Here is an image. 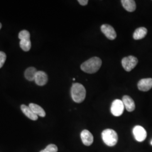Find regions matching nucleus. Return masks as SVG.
Listing matches in <instances>:
<instances>
[{"instance_id": "1", "label": "nucleus", "mask_w": 152, "mask_h": 152, "mask_svg": "<svg viewBox=\"0 0 152 152\" xmlns=\"http://www.w3.org/2000/svg\"><path fill=\"white\" fill-rule=\"evenodd\" d=\"M102 64V60L99 58L95 56L82 63L81 65V69L85 73L92 74L99 70Z\"/></svg>"}, {"instance_id": "2", "label": "nucleus", "mask_w": 152, "mask_h": 152, "mask_svg": "<svg viewBox=\"0 0 152 152\" xmlns=\"http://www.w3.org/2000/svg\"><path fill=\"white\" fill-rule=\"evenodd\" d=\"M71 93L73 100L77 103H81L85 99L86 91L82 84L75 83L71 87Z\"/></svg>"}, {"instance_id": "3", "label": "nucleus", "mask_w": 152, "mask_h": 152, "mask_svg": "<svg viewBox=\"0 0 152 152\" xmlns=\"http://www.w3.org/2000/svg\"><path fill=\"white\" fill-rule=\"evenodd\" d=\"M102 139L104 143L109 147H113L118 142V135L112 129H106L102 133Z\"/></svg>"}, {"instance_id": "4", "label": "nucleus", "mask_w": 152, "mask_h": 152, "mask_svg": "<svg viewBox=\"0 0 152 152\" xmlns=\"http://www.w3.org/2000/svg\"><path fill=\"white\" fill-rule=\"evenodd\" d=\"M121 63L125 71L130 72L136 66L138 63V60L136 57L131 55L124 58Z\"/></svg>"}, {"instance_id": "5", "label": "nucleus", "mask_w": 152, "mask_h": 152, "mask_svg": "<svg viewBox=\"0 0 152 152\" xmlns=\"http://www.w3.org/2000/svg\"><path fill=\"white\" fill-rule=\"evenodd\" d=\"M125 106L122 100L120 99H115L112 102L110 111L112 114L115 117H119L123 114Z\"/></svg>"}, {"instance_id": "6", "label": "nucleus", "mask_w": 152, "mask_h": 152, "mask_svg": "<svg viewBox=\"0 0 152 152\" xmlns=\"http://www.w3.org/2000/svg\"><path fill=\"white\" fill-rule=\"evenodd\" d=\"M133 135L135 139L139 142L144 141L147 136V131L141 126H136L133 129Z\"/></svg>"}, {"instance_id": "7", "label": "nucleus", "mask_w": 152, "mask_h": 152, "mask_svg": "<svg viewBox=\"0 0 152 152\" xmlns=\"http://www.w3.org/2000/svg\"><path fill=\"white\" fill-rule=\"evenodd\" d=\"M101 31L109 39L113 40L117 37V33L114 28L109 24H103L101 27Z\"/></svg>"}, {"instance_id": "8", "label": "nucleus", "mask_w": 152, "mask_h": 152, "mask_svg": "<svg viewBox=\"0 0 152 152\" xmlns=\"http://www.w3.org/2000/svg\"><path fill=\"white\" fill-rule=\"evenodd\" d=\"M137 87L141 91H148L152 88V78H143L137 83Z\"/></svg>"}, {"instance_id": "9", "label": "nucleus", "mask_w": 152, "mask_h": 152, "mask_svg": "<svg viewBox=\"0 0 152 152\" xmlns=\"http://www.w3.org/2000/svg\"><path fill=\"white\" fill-rule=\"evenodd\" d=\"M48 81L47 74L44 71H37L34 78V81L38 86L45 85Z\"/></svg>"}, {"instance_id": "10", "label": "nucleus", "mask_w": 152, "mask_h": 152, "mask_svg": "<svg viewBox=\"0 0 152 152\" xmlns=\"http://www.w3.org/2000/svg\"><path fill=\"white\" fill-rule=\"evenodd\" d=\"M82 141L86 146L91 145L94 141V137L92 134L87 130L82 131L81 133Z\"/></svg>"}, {"instance_id": "11", "label": "nucleus", "mask_w": 152, "mask_h": 152, "mask_svg": "<svg viewBox=\"0 0 152 152\" xmlns=\"http://www.w3.org/2000/svg\"><path fill=\"white\" fill-rule=\"evenodd\" d=\"M122 102L125 108L128 112H132L135 109V104L134 100L128 95H125L122 98Z\"/></svg>"}, {"instance_id": "12", "label": "nucleus", "mask_w": 152, "mask_h": 152, "mask_svg": "<svg viewBox=\"0 0 152 152\" xmlns=\"http://www.w3.org/2000/svg\"><path fill=\"white\" fill-rule=\"evenodd\" d=\"M21 110L23 113L25 114L28 118L33 121H36L38 119V116L36 114H34L33 112L31 109L29 108V106H27L24 104H23L20 107Z\"/></svg>"}, {"instance_id": "13", "label": "nucleus", "mask_w": 152, "mask_h": 152, "mask_svg": "<svg viewBox=\"0 0 152 152\" xmlns=\"http://www.w3.org/2000/svg\"><path fill=\"white\" fill-rule=\"evenodd\" d=\"M121 3L125 10L129 12H133L136 10V3L134 0H122Z\"/></svg>"}, {"instance_id": "14", "label": "nucleus", "mask_w": 152, "mask_h": 152, "mask_svg": "<svg viewBox=\"0 0 152 152\" xmlns=\"http://www.w3.org/2000/svg\"><path fill=\"white\" fill-rule=\"evenodd\" d=\"M29 108L31 109L33 112L37 116L39 115L41 117H45L46 116V113L44 109L37 104L34 103H30L29 105Z\"/></svg>"}, {"instance_id": "15", "label": "nucleus", "mask_w": 152, "mask_h": 152, "mask_svg": "<svg viewBox=\"0 0 152 152\" xmlns=\"http://www.w3.org/2000/svg\"><path fill=\"white\" fill-rule=\"evenodd\" d=\"M147 32L148 31L145 28L140 27L137 28L133 34V38L136 40L142 39L146 36Z\"/></svg>"}, {"instance_id": "16", "label": "nucleus", "mask_w": 152, "mask_h": 152, "mask_svg": "<svg viewBox=\"0 0 152 152\" xmlns=\"http://www.w3.org/2000/svg\"><path fill=\"white\" fill-rule=\"evenodd\" d=\"M37 72V71L34 67H29L25 71V78L29 81H34V78Z\"/></svg>"}, {"instance_id": "17", "label": "nucleus", "mask_w": 152, "mask_h": 152, "mask_svg": "<svg viewBox=\"0 0 152 152\" xmlns=\"http://www.w3.org/2000/svg\"><path fill=\"white\" fill-rule=\"evenodd\" d=\"M31 42L30 39H24L20 40V47L24 51H28L31 48Z\"/></svg>"}, {"instance_id": "18", "label": "nucleus", "mask_w": 152, "mask_h": 152, "mask_svg": "<svg viewBox=\"0 0 152 152\" xmlns=\"http://www.w3.org/2000/svg\"><path fill=\"white\" fill-rule=\"evenodd\" d=\"M19 38L20 40L30 39V33L27 30H23L19 33Z\"/></svg>"}, {"instance_id": "19", "label": "nucleus", "mask_w": 152, "mask_h": 152, "mask_svg": "<svg viewBox=\"0 0 152 152\" xmlns=\"http://www.w3.org/2000/svg\"><path fill=\"white\" fill-rule=\"evenodd\" d=\"M58 151V147L55 144H49L46 148L39 152H57Z\"/></svg>"}, {"instance_id": "20", "label": "nucleus", "mask_w": 152, "mask_h": 152, "mask_svg": "<svg viewBox=\"0 0 152 152\" xmlns=\"http://www.w3.org/2000/svg\"><path fill=\"white\" fill-rule=\"evenodd\" d=\"M6 59V55L4 52L0 51V68L2 67Z\"/></svg>"}, {"instance_id": "21", "label": "nucleus", "mask_w": 152, "mask_h": 152, "mask_svg": "<svg viewBox=\"0 0 152 152\" xmlns=\"http://www.w3.org/2000/svg\"><path fill=\"white\" fill-rule=\"evenodd\" d=\"M78 2L82 6H85L87 5L88 1V0H78Z\"/></svg>"}, {"instance_id": "22", "label": "nucleus", "mask_w": 152, "mask_h": 152, "mask_svg": "<svg viewBox=\"0 0 152 152\" xmlns=\"http://www.w3.org/2000/svg\"><path fill=\"white\" fill-rule=\"evenodd\" d=\"M1 27H2V24H1V23H0V29H1Z\"/></svg>"}, {"instance_id": "23", "label": "nucleus", "mask_w": 152, "mask_h": 152, "mask_svg": "<svg viewBox=\"0 0 152 152\" xmlns=\"http://www.w3.org/2000/svg\"><path fill=\"white\" fill-rule=\"evenodd\" d=\"M151 144L152 145V140H151Z\"/></svg>"}, {"instance_id": "24", "label": "nucleus", "mask_w": 152, "mask_h": 152, "mask_svg": "<svg viewBox=\"0 0 152 152\" xmlns=\"http://www.w3.org/2000/svg\"><path fill=\"white\" fill-rule=\"evenodd\" d=\"M73 81H75V78H73Z\"/></svg>"}]
</instances>
